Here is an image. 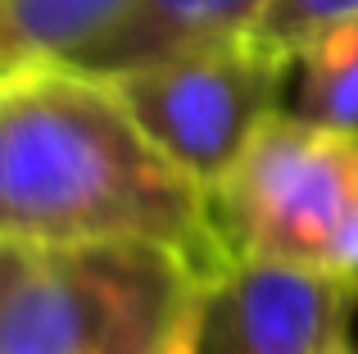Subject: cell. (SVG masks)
<instances>
[{
  "instance_id": "8992f818",
  "label": "cell",
  "mask_w": 358,
  "mask_h": 354,
  "mask_svg": "<svg viewBox=\"0 0 358 354\" xmlns=\"http://www.w3.org/2000/svg\"><path fill=\"white\" fill-rule=\"evenodd\" d=\"M263 9L268 0H131L105 32H96L64 64L96 78H122L173 55L241 41L254 32Z\"/></svg>"
},
{
  "instance_id": "52a82bcc",
  "label": "cell",
  "mask_w": 358,
  "mask_h": 354,
  "mask_svg": "<svg viewBox=\"0 0 358 354\" xmlns=\"http://www.w3.org/2000/svg\"><path fill=\"white\" fill-rule=\"evenodd\" d=\"M127 5L131 0H0V78L32 64H64Z\"/></svg>"
},
{
  "instance_id": "6da1fadb",
  "label": "cell",
  "mask_w": 358,
  "mask_h": 354,
  "mask_svg": "<svg viewBox=\"0 0 358 354\" xmlns=\"http://www.w3.org/2000/svg\"><path fill=\"white\" fill-rule=\"evenodd\" d=\"M0 241H150L227 277L209 191L136 123L109 78L32 64L0 78Z\"/></svg>"
},
{
  "instance_id": "7a4b0ae2",
  "label": "cell",
  "mask_w": 358,
  "mask_h": 354,
  "mask_svg": "<svg viewBox=\"0 0 358 354\" xmlns=\"http://www.w3.org/2000/svg\"><path fill=\"white\" fill-rule=\"evenodd\" d=\"M218 286L150 241H0V354H200Z\"/></svg>"
},
{
  "instance_id": "9c48e42d",
  "label": "cell",
  "mask_w": 358,
  "mask_h": 354,
  "mask_svg": "<svg viewBox=\"0 0 358 354\" xmlns=\"http://www.w3.org/2000/svg\"><path fill=\"white\" fill-rule=\"evenodd\" d=\"M350 18H358V0H268L250 36L263 50L295 64L317 36H327L331 27L350 23Z\"/></svg>"
},
{
  "instance_id": "5b68a950",
  "label": "cell",
  "mask_w": 358,
  "mask_h": 354,
  "mask_svg": "<svg viewBox=\"0 0 358 354\" xmlns=\"http://www.w3.org/2000/svg\"><path fill=\"white\" fill-rule=\"evenodd\" d=\"M354 309L358 273L281 259H241L213 295L227 354H354Z\"/></svg>"
},
{
  "instance_id": "3957f363",
  "label": "cell",
  "mask_w": 358,
  "mask_h": 354,
  "mask_svg": "<svg viewBox=\"0 0 358 354\" xmlns=\"http://www.w3.org/2000/svg\"><path fill=\"white\" fill-rule=\"evenodd\" d=\"M209 204L227 264L281 259L358 273V132L277 109Z\"/></svg>"
},
{
  "instance_id": "277c9868",
  "label": "cell",
  "mask_w": 358,
  "mask_h": 354,
  "mask_svg": "<svg viewBox=\"0 0 358 354\" xmlns=\"http://www.w3.org/2000/svg\"><path fill=\"white\" fill-rule=\"evenodd\" d=\"M295 64L263 50L254 36L204 45L191 55L109 78L150 141L204 191L231 173L263 123L286 109Z\"/></svg>"
},
{
  "instance_id": "ba28073f",
  "label": "cell",
  "mask_w": 358,
  "mask_h": 354,
  "mask_svg": "<svg viewBox=\"0 0 358 354\" xmlns=\"http://www.w3.org/2000/svg\"><path fill=\"white\" fill-rule=\"evenodd\" d=\"M290 109L313 123L358 132V18L317 36L295 59Z\"/></svg>"
}]
</instances>
